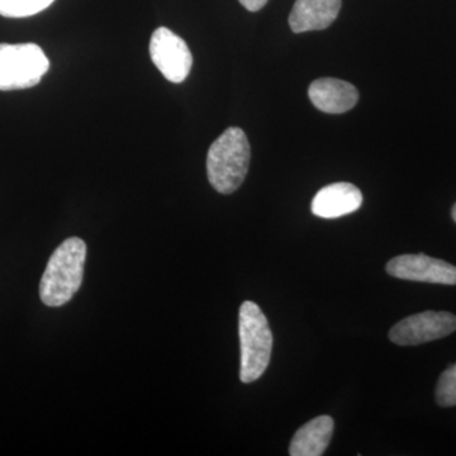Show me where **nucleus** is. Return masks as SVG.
Wrapping results in <instances>:
<instances>
[{
  "instance_id": "nucleus-1",
  "label": "nucleus",
  "mask_w": 456,
  "mask_h": 456,
  "mask_svg": "<svg viewBox=\"0 0 456 456\" xmlns=\"http://www.w3.org/2000/svg\"><path fill=\"white\" fill-rule=\"evenodd\" d=\"M86 245L79 237L66 239L51 255L42 275L40 297L49 307L66 305L83 283Z\"/></svg>"
},
{
  "instance_id": "nucleus-2",
  "label": "nucleus",
  "mask_w": 456,
  "mask_h": 456,
  "mask_svg": "<svg viewBox=\"0 0 456 456\" xmlns=\"http://www.w3.org/2000/svg\"><path fill=\"white\" fill-rule=\"evenodd\" d=\"M250 143L239 127L227 128L209 147L207 174L213 188L231 194L240 188L250 167Z\"/></svg>"
},
{
  "instance_id": "nucleus-3",
  "label": "nucleus",
  "mask_w": 456,
  "mask_h": 456,
  "mask_svg": "<svg viewBox=\"0 0 456 456\" xmlns=\"http://www.w3.org/2000/svg\"><path fill=\"white\" fill-rule=\"evenodd\" d=\"M242 383H253L265 373L273 350V334L265 314L256 303L246 301L240 308Z\"/></svg>"
},
{
  "instance_id": "nucleus-4",
  "label": "nucleus",
  "mask_w": 456,
  "mask_h": 456,
  "mask_svg": "<svg viewBox=\"0 0 456 456\" xmlns=\"http://www.w3.org/2000/svg\"><path fill=\"white\" fill-rule=\"evenodd\" d=\"M50 61L36 44H0V90L32 88L49 71Z\"/></svg>"
},
{
  "instance_id": "nucleus-5",
  "label": "nucleus",
  "mask_w": 456,
  "mask_h": 456,
  "mask_svg": "<svg viewBox=\"0 0 456 456\" xmlns=\"http://www.w3.org/2000/svg\"><path fill=\"white\" fill-rule=\"evenodd\" d=\"M150 56L165 79L171 83L184 82L193 66V56L187 42L167 27H160L152 33Z\"/></svg>"
},
{
  "instance_id": "nucleus-6",
  "label": "nucleus",
  "mask_w": 456,
  "mask_h": 456,
  "mask_svg": "<svg viewBox=\"0 0 456 456\" xmlns=\"http://www.w3.org/2000/svg\"><path fill=\"white\" fill-rule=\"evenodd\" d=\"M456 331V316L449 312L426 311L413 314L393 326L389 340L399 346H416Z\"/></svg>"
},
{
  "instance_id": "nucleus-7",
  "label": "nucleus",
  "mask_w": 456,
  "mask_h": 456,
  "mask_svg": "<svg viewBox=\"0 0 456 456\" xmlns=\"http://www.w3.org/2000/svg\"><path fill=\"white\" fill-rule=\"evenodd\" d=\"M392 277L424 283L456 285V266L425 254L401 255L387 264Z\"/></svg>"
},
{
  "instance_id": "nucleus-8",
  "label": "nucleus",
  "mask_w": 456,
  "mask_h": 456,
  "mask_svg": "<svg viewBox=\"0 0 456 456\" xmlns=\"http://www.w3.org/2000/svg\"><path fill=\"white\" fill-rule=\"evenodd\" d=\"M362 204V194L350 183H335L321 189L312 202V212L321 218L342 217L358 211Z\"/></svg>"
},
{
  "instance_id": "nucleus-9",
  "label": "nucleus",
  "mask_w": 456,
  "mask_h": 456,
  "mask_svg": "<svg viewBox=\"0 0 456 456\" xmlns=\"http://www.w3.org/2000/svg\"><path fill=\"white\" fill-rule=\"evenodd\" d=\"M314 106L325 113L340 114L353 110L359 101V92L353 84L334 77L314 80L308 89Z\"/></svg>"
},
{
  "instance_id": "nucleus-10",
  "label": "nucleus",
  "mask_w": 456,
  "mask_h": 456,
  "mask_svg": "<svg viewBox=\"0 0 456 456\" xmlns=\"http://www.w3.org/2000/svg\"><path fill=\"white\" fill-rule=\"evenodd\" d=\"M341 9V0H297L289 16L294 33L321 31L334 23Z\"/></svg>"
},
{
  "instance_id": "nucleus-11",
  "label": "nucleus",
  "mask_w": 456,
  "mask_h": 456,
  "mask_svg": "<svg viewBox=\"0 0 456 456\" xmlns=\"http://www.w3.org/2000/svg\"><path fill=\"white\" fill-rule=\"evenodd\" d=\"M335 422L330 416H320L302 426L290 443L292 456H321L334 435Z\"/></svg>"
},
{
  "instance_id": "nucleus-12",
  "label": "nucleus",
  "mask_w": 456,
  "mask_h": 456,
  "mask_svg": "<svg viewBox=\"0 0 456 456\" xmlns=\"http://www.w3.org/2000/svg\"><path fill=\"white\" fill-rule=\"evenodd\" d=\"M55 0H0V16L25 18L49 8Z\"/></svg>"
},
{
  "instance_id": "nucleus-13",
  "label": "nucleus",
  "mask_w": 456,
  "mask_h": 456,
  "mask_svg": "<svg viewBox=\"0 0 456 456\" xmlns=\"http://www.w3.org/2000/svg\"><path fill=\"white\" fill-rule=\"evenodd\" d=\"M436 401L441 407L456 406V362L441 374L436 387Z\"/></svg>"
},
{
  "instance_id": "nucleus-14",
  "label": "nucleus",
  "mask_w": 456,
  "mask_h": 456,
  "mask_svg": "<svg viewBox=\"0 0 456 456\" xmlns=\"http://www.w3.org/2000/svg\"><path fill=\"white\" fill-rule=\"evenodd\" d=\"M241 3L242 7L248 9V12H257L261 8L265 7L268 0H239Z\"/></svg>"
},
{
  "instance_id": "nucleus-15",
  "label": "nucleus",
  "mask_w": 456,
  "mask_h": 456,
  "mask_svg": "<svg viewBox=\"0 0 456 456\" xmlns=\"http://www.w3.org/2000/svg\"><path fill=\"white\" fill-rule=\"evenodd\" d=\"M452 218H454V221L456 222V204L454 207H452Z\"/></svg>"
}]
</instances>
